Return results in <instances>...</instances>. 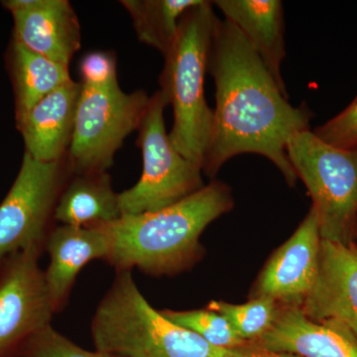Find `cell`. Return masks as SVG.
Wrapping results in <instances>:
<instances>
[{
	"mask_svg": "<svg viewBox=\"0 0 357 357\" xmlns=\"http://www.w3.org/2000/svg\"><path fill=\"white\" fill-rule=\"evenodd\" d=\"M210 70L215 86L213 129L203 173L217 176L229 159L257 154L271 161L290 187L297 174L287 154L295 134L311 130L314 114L293 107L241 32L218 18L211 41Z\"/></svg>",
	"mask_w": 357,
	"mask_h": 357,
	"instance_id": "1",
	"label": "cell"
},
{
	"mask_svg": "<svg viewBox=\"0 0 357 357\" xmlns=\"http://www.w3.org/2000/svg\"><path fill=\"white\" fill-rule=\"evenodd\" d=\"M229 185L213 180L163 210L121 215L102 227L109 243L107 261L117 272L138 268L154 276L175 275L202 259L204 230L234 208Z\"/></svg>",
	"mask_w": 357,
	"mask_h": 357,
	"instance_id": "2",
	"label": "cell"
},
{
	"mask_svg": "<svg viewBox=\"0 0 357 357\" xmlns=\"http://www.w3.org/2000/svg\"><path fill=\"white\" fill-rule=\"evenodd\" d=\"M218 17L213 2L202 0L183 16L160 77V91L172 105L169 133L174 146L203 170L213 129V109L204 96L211 41Z\"/></svg>",
	"mask_w": 357,
	"mask_h": 357,
	"instance_id": "3",
	"label": "cell"
},
{
	"mask_svg": "<svg viewBox=\"0 0 357 357\" xmlns=\"http://www.w3.org/2000/svg\"><path fill=\"white\" fill-rule=\"evenodd\" d=\"M96 351L119 357H225L199 335L173 323L145 299L130 270L119 271L93 316Z\"/></svg>",
	"mask_w": 357,
	"mask_h": 357,
	"instance_id": "4",
	"label": "cell"
},
{
	"mask_svg": "<svg viewBox=\"0 0 357 357\" xmlns=\"http://www.w3.org/2000/svg\"><path fill=\"white\" fill-rule=\"evenodd\" d=\"M287 154L311 197L321 239L356 243L357 149L333 147L307 130L289 139Z\"/></svg>",
	"mask_w": 357,
	"mask_h": 357,
	"instance_id": "5",
	"label": "cell"
},
{
	"mask_svg": "<svg viewBox=\"0 0 357 357\" xmlns=\"http://www.w3.org/2000/svg\"><path fill=\"white\" fill-rule=\"evenodd\" d=\"M167 105L168 100L161 91L150 98L138 128L142 175L137 184L119 194L121 217L163 210L206 185L201 167L183 156L167 133L164 121Z\"/></svg>",
	"mask_w": 357,
	"mask_h": 357,
	"instance_id": "6",
	"label": "cell"
},
{
	"mask_svg": "<svg viewBox=\"0 0 357 357\" xmlns=\"http://www.w3.org/2000/svg\"><path fill=\"white\" fill-rule=\"evenodd\" d=\"M149 100L143 91L126 93L119 86L96 89L82 84L68 152L72 172H107L122 142L139 128Z\"/></svg>",
	"mask_w": 357,
	"mask_h": 357,
	"instance_id": "7",
	"label": "cell"
},
{
	"mask_svg": "<svg viewBox=\"0 0 357 357\" xmlns=\"http://www.w3.org/2000/svg\"><path fill=\"white\" fill-rule=\"evenodd\" d=\"M70 172L68 156L46 163L24 154L20 173L0 204V261L25 249L43 248Z\"/></svg>",
	"mask_w": 357,
	"mask_h": 357,
	"instance_id": "8",
	"label": "cell"
},
{
	"mask_svg": "<svg viewBox=\"0 0 357 357\" xmlns=\"http://www.w3.org/2000/svg\"><path fill=\"white\" fill-rule=\"evenodd\" d=\"M41 250L25 249L0 265V357L17 356L26 340L51 325L55 311L39 265Z\"/></svg>",
	"mask_w": 357,
	"mask_h": 357,
	"instance_id": "9",
	"label": "cell"
},
{
	"mask_svg": "<svg viewBox=\"0 0 357 357\" xmlns=\"http://www.w3.org/2000/svg\"><path fill=\"white\" fill-rule=\"evenodd\" d=\"M321 241L318 215L311 206L292 236L265 263L249 299L266 297L282 306H302L318 277Z\"/></svg>",
	"mask_w": 357,
	"mask_h": 357,
	"instance_id": "10",
	"label": "cell"
},
{
	"mask_svg": "<svg viewBox=\"0 0 357 357\" xmlns=\"http://www.w3.org/2000/svg\"><path fill=\"white\" fill-rule=\"evenodd\" d=\"M14 41L54 62L69 66L81 48V27L67 0H8Z\"/></svg>",
	"mask_w": 357,
	"mask_h": 357,
	"instance_id": "11",
	"label": "cell"
},
{
	"mask_svg": "<svg viewBox=\"0 0 357 357\" xmlns=\"http://www.w3.org/2000/svg\"><path fill=\"white\" fill-rule=\"evenodd\" d=\"M307 318L330 321L357 338V245L321 241L316 283L301 306Z\"/></svg>",
	"mask_w": 357,
	"mask_h": 357,
	"instance_id": "12",
	"label": "cell"
},
{
	"mask_svg": "<svg viewBox=\"0 0 357 357\" xmlns=\"http://www.w3.org/2000/svg\"><path fill=\"white\" fill-rule=\"evenodd\" d=\"M249 344L300 357H357V338L347 328L307 318L301 307H283L270 330Z\"/></svg>",
	"mask_w": 357,
	"mask_h": 357,
	"instance_id": "13",
	"label": "cell"
},
{
	"mask_svg": "<svg viewBox=\"0 0 357 357\" xmlns=\"http://www.w3.org/2000/svg\"><path fill=\"white\" fill-rule=\"evenodd\" d=\"M81 91L82 83L70 79L40 100L17 121L25 153L46 163L68 156Z\"/></svg>",
	"mask_w": 357,
	"mask_h": 357,
	"instance_id": "14",
	"label": "cell"
},
{
	"mask_svg": "<svg viewBox=\"0 0 357 357\" xmlns=\"http://www.w3.org/2000/svg\"><path fill=\"white\" fill-rule=\"evenodd\" d=\"M45 246L50 255L45 280L56 312L65 307L79 271L93 260L107 259L109 238L102 227L63 225L49 232Z\"/></svg>",
	"mask_w": 357,
	"mask_h": 357,
	"instance_id": "15",
	"label": "cell"
},
{
	"mask_svg": "<svg viewBox=\"0 0 357 357\" xmlns=\"http://www.w3.org/2000/svg\"><path fill=\"white\" fill-rule=\"evenodd\" d=\"M243 34L282 91L288 93L282 77L286 57L285 14L280 0H217L213 2Z\"/></svg>",
	"mask_w": 357,
	"mask_h": 357,
	"instance_id": "16",
	"label": "cell"
},
{
	"mask_svg": "<svg viewBox=\"0 0 357 357\" xmlns=\"http://www.w3.org/2000/svg\"><path fill=\"white\" fill-rule=\"evenodd\" d=\"M119 218V194L107 172L77 175L65 185L54 213L58 222L77 227H98Z\"/></svg>",
	"mask_w": 357,
	"mask_h": 357,
	"instance_id": "17",
	"label": "cell"
},
{
	"mask_svg": "<svg viewBox=\"0 0 357 357\" xmlns=\"http://www.w3.org/2000/svg\"><path fill=\"white\" fill-rule=\"evenodd\" d=\"M11 68L15 89L16 122L40 100L72 79L69 66L54 62L14 41Z\"/></svg>",
	"mask_w": 357,
	"mask_h": 357,
	"instance_id": "18",
	"label": "cell"
},
{
	"mask_svg": "<svg viewBox=\"0 0 357 357\" xmlns=\"http://www.w3.org/2000/svg\"><path fill=\"white\" fill-rule=\"evenodd\" d=\"M202 0H122L138 39L165 56L175 42L184 14Z\"/></svg>",
	"mask_w": 357,
	"mask_h": 357,
	"instance_id": "19",
	"label": "cell"
},
{
	"mask_svg": "<svg viewBox=\"0 0 357 357\" xmlns=\"http://www.w3.org/2000/svg\"><path fill=\"white\" fill-rule=\"evenodd\" d=\"M283 307L270 298L258 297L244 304L211 301L206 307L225 317L239 337L255 342L273 326Z\"/></svg>",
	"mask_w": 357,
	"mask_h": 357,
	"instance_id": "20",
	"label": "cell"
},
{
	"mask_svg": "<svg viewBox=\"0 0 357 357\" xmlns=\"http://www.w3.org/2000/svg\"><path fill=\"white\" fill-rule=\"evenodd\" d=\"M161 312L173 323L197 333L218 349L231 351L248 344L236 335L225 317L208 307L190 311L163 310Z\"/></svg>",
	"mask_w": 357,
	"mask_h": 357,
	"instance_id": "21",
	"label": "cell"
},
{
	"mask_svg": "<svg viewBox=\"0 0 357 357\" xmlns=\"http://www.w3.org/2000/svg\"><path fill=\"white\" fill-rule=\"evenodd\" d=\"M18 357H112L102 351H89L70 342L52 326L35 333L20 347Z\"/></svg>",
	"mask_w": 357,
	"mask_h": 357,
	"instance_id": "22",
	"label": "cell"
},
{
	"mask_svg": "<svg viewBox=\"0 0 357 357\" xmlns=\"http://www.w3.org/2000/svg\"><path fill=\"white\" fill-rule=\"evenodd\" d=\"M324 142L340 149H357V96L337 116L312 130Z\"/></svg>",
	"mask_w": 357,
	"mask_h": 357,
	"instance_id": "23",
	"label": "cell"
},
{
	"mask_svg": "<svg viewBox=\"0 0 357 357\" xmlns=\"http://www.w3.org/2000/svg\"><path fill=\"white\" fill-rule=\"evenodd\" d=\"M82 84L96 89H109L119 86L116 59L110 52L98 51L86 54L79 64Z\"/></svg>",
	"mask_w": 357,
	"mask_h": 357,
	"instance_id": "24",
	"label": "cell"
},
{
	"mask_svg": "<svg viewBox=\"0 0 357 357\" xmlns=\"http://www.w3.org/2000/svg\"><path fill=\"white\" fill-rule=\"evenodd\" d=\"M225 357H300L295 354L268 351L252 344H246L238 349H231Z\"/></svg>",
	"mask_w": 357,
	"mask_h": 357,
	"instance_id": "25",
	"label": "cell"
},
{
	"mask_svg": "<svg viewBox=\"0 0 357 357\" xmlns=\"http://www.w3.org/2000/svg\"><path fill=\"white\" fill-rule=\"evenodd\" d=\"M356 238H357V220H356Z\"/></svg>",
	"mask_w": 357,
	"mask_h": 357,
	"instance_id": "26",
	"label": "cell"
},
{
	"mask_svg": "<svg viewBox=\"0 0 357 357\" xmlns=\"http://www.w3.org/2000/svg\"><path fill=\"white\" fill-rule=\"evenodd\" d=\"M1 262H2V260H1V261H0V265H1Z\"/></svg>",
	"mask_w": 357,
	"mask_h": 357,
	"instance_id": "27",
	"label": "cell"
},
{
	"mask_svg": "<svg viewBox=\"0 0 357 357\" xmlns=\"http://www.w3.org/2000/svg\"><path fill=\"white\" fill-rule=\"evenodd\" d=\"M112 357H119V356H112Z\"/></svg>",
	"mask_w": 357,
	"mask_h": 357,
	"instance_id": "28",
	"label": "cell"
}]
</instances>
